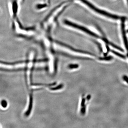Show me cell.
Returning <instances> with one entry per match:
<instances>
[{
  "mask_svg": "<svg viewBox=\"0 0 128 128\" xmlns=\"http://www.w3.org/2000/svg\"><path fill=\"white\" fill-rule=\"evenodd\" d=\"M27 64L25 69V80L26 88L27 91V103L24 112V116H30L32 111L34 98L33 85V75L34 66L36 62V53L31 51L28 54Z\"/></svg>",
  "mask_w": 128,
  "mask_h": 128,
  "instance_id": "6da1fadb",
  "label": "cell"
},
{
  "mask_svg": "<svg viewBox=\"0 0 128 128\" xmlns=\"http://www.w3.org/2000/svg\"><path fill=\"white\" fill-rule=\"evenodd\" d=\"M26 64L27 60L11 62L1 61L0 66L1 70L8 72L16 71L25 70Z\"/></svg>",
  "mask_w": 128,
  "mask_h": 128,
  "instance_id": "7a4b0ae2",
  "label": "cell"
},
{
  "mask_svg": "<svg viewBox=\"0 0 128 128\" xmlns=\"http://www.w3.org/2000/svg\"><path fill=\"white\" fill-rule=\"evenodd\" d=\"M83 3H84L86 5H87L88 6H89L91 9L93 10L94 11L98 12V14L103 15L109 18H112V19H115V20H118V19H123L124 18H126V17L120 16H116V15H113L110 13L107 12L105 11L102 10L101 9H98V8L95 7L91 3H90L88 1L86 0H80Z\"/></svg>",
  "mask_w": 128,
  "mask_h": 128,
  "instance_id": "3957f363",
  "label": "cell"
},
{
  "mask_svg": "<svg viewBox=\"0 0 128 128\" xmlns=\"http://www.w3.org/2000/svg\"><path fill=\"white\" fill-rule=\"evenodd\" d=\"M64 23L66 25H69V26L82 30V31L85 32L88 34H90L92 36H93L95 37L96 38H101V39L102 38V37L98 36L97 34H96L95 33L93 32L92 31L89 30V29H87L86 28L82 26H80V25H77V24H76L73 23L71 22H70V21L66 20L64 21Z\"/></svg>",
  "mask_w": 128,
  "mask_h": 128,
  "instance_id": "277c9868",
  "label": "cell"
},
{
  "mask_svg": "<svg viewBox=\"0 0 128 128\" xmlns=\"http://www.w3.org/2000/svg\"><path fill=\"white\" fill-rule=\"evenodd\" d=\"M57 84V82H55L50 83H34L33 89L34 91L41 90L46 88H48Z\"/></svg>",
  "mask_w": 128,
  "mask_h": 128,
  "instance_id": "5b68a950",
  "label": "cell"
},
{
  "mask_svg": "<svg viewBox=\"0 0 128 128\" xmlns=\"http://www.w3.org/2000/svg\"><path fill=\"white\" fill-rule=\"evenodd\" d=\"M126 18H124L121 20V29L122 34L123 38L124 39V43L126 47V50L128 51V42L126 36V32L125 30V24L124 22L126 20Z\"/></svg>",
  "mask_w": 128,
  "mask_h": 128,
  "instance_id": "8992f818",
  "label": "cell"
},
{
  "mask_svg": "<svg viewBox=\"0 0 128 128\" xmlns=\"http://www.w3.org/2000/svg\"><path fill=\"white\" fill-rule=\"evenodd\" d=\"M64 85L62 83L57 84H56L53 86L49 88L48 89L52 92H56L64 88Z\"/></svg>",
  "mask_w": 128,
  "mask_h": 128,
  "instance_id": "52a82bcc",
  "label": "cell"
},
{
  "mask_svg": "<svg viewBox=\"0 0 128 128\" xmlns=\"http://www.w3.org/2000/svg\"><path fill=\"white\" fill-rule=\"evenodd\" d=\"M102 40H103L104 42H105V43L108 44H109V45H111V46H112V47H113V48H115L120 50V51H122V52H124V50L122 48H120V47L117 46L116 45H115V44H114L112 43L111 42H109V41H108L107 39H106V38H102Z\"/></svg>",
  "mask_w": 128,
  "mask_h": 128,
  "instance_id": "ba28073f",
  "label": "cell"
},
{
  "mask_svg": "<svg viewBox=\"0 0 128 128\" xmlns=\"http://www.w3.org/2000/svg\"><path fill=\"white\" fill-rule=\"evenodd\" d=\"M78 67H79V65L78 64H70L67 66L68 68L70 70L77 69Z\"/></svg>",
  "mask_w": 128,
  "mask_h": 128,
  "instance_id": "9c48e42d",
  "label": "cell"
},
{
  "mask_svg": "<svg viewBox=\"0 0 128 128\" xmlns=\"http://www.w3.org/2000/svg\"><path fill=\"white\" fill-rule=\"evenodd\" d=\"M1 106L2 108H6L8 106L7 101L5 99H2L1 101Z\"/></svg>",
  "mask_w": 128,
  "mask_h": 128,
  "instance_id": "30bf717a",
  "label": "cell"
},
{
  "mask_svg": "<svg viewBox=\"0 0 128 128\" xmlns=\"http://www.w3.org/2000/svg\"><path fill=\"white\" fill-rule=\"evenodd\" d=\"M111 52L112 53H113V54H114L115 55H117V56H119V57H121V58H122L125 59L126 58V57L122 55V54H120V53L118 52L114 51V50H111Z\"/></svg>",
  "mask_w": 128,
  "mask_h": 128,
  "instance_id": "8fae6325",
  "label": "cell"
},
{
  "mask_svg": "<svg viewBox=\"0 0 128 128\" xmlns=\"http://www.w3.org/2000/svg\"><path fill=\"white\" fill-rule=\"evenodd\" d=\"M124 80H125L126 81V82H127L128 83V77H127V76H124Z\"/></svg>",
  "mask_w": 128,
  "mask_h": 128,
  "instance_id": "7c38bea8",
  "label": "cell"
},
{
  "mask_svg": "<svg viewBox=\"0 0 128 128\" xmlns=\"http://www.w3.org/2000/svg\"><path fill=\"white\" fill-rule=\"evenodd\" d=\"M127 2H128V0H127Z\"/></svg>",
  "mask_w": 128,
  "mask_h": 128,
  "instance_id": "4fadbf2b",
  "label": "cell"
},
{
  "mask_svg": "<svg viewBox=\"0 0 128 128\" xmlns=\"http://www.w3.org/2000/svg\"><path fill=\"white\" fill-rule=\"evenodd\" d=\"M127 32H128V30H127Z\"/></svg>",
  "mask_w": 128,
  "mask_h": 128,
  "instance_id": "5bb4252c",
  "label": "cell"
}]
</instances>
